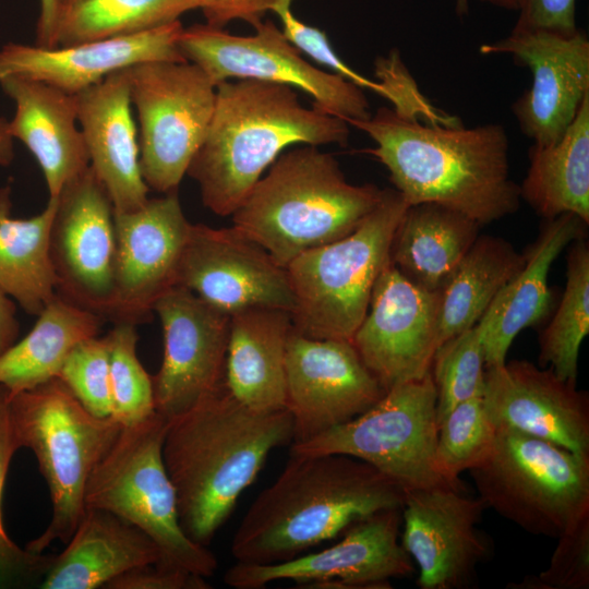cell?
Listing matches in <instances>:
<instances>
[{
  "label": "cell",
  "instance_id": "29",
  "mask_svg": "<svg viewBox=\"0 0 589 589\" xmlns=\"http://www.w3.org/2000/svg\"><path fill=\"white\" fill-rule=\"evenodd\" d=\"M480 225L435 203L409 205L390 247V263L411 283L441 291L479 236Z\"/></svg>",
  "mask_w": 589,
  "mask_h": 589
},
{
  "label": "cell",
  "instance_id": "24",
  "mask_svg": "<svg viewBox=\"0 0 589 589\" xmlns=\"http://www.w3.org/2000/svg\"><path fill=\"white\" fill-rule=\"evenodd\" d=\"M77 120L89 166L104 184L115 212H131L148 200L140 165L128 69L75 94Z\"/></svg>",
  "mask_w": 589,
  "mask_h": 589
},
{
  "label": "cell",
  "instance_id": "48",
  "mask_svg": "<svg viewBox=\"0 0 589 589\" xmlns=\"http://www.w3.org/2000/svg\"><path fill=\"white\" fill-rule=\"evenodd\" d=\"M481 1L490 3L498 8H503V9L518 10L521 0H481Z\"/></svg>",
  "mask_w": 589,
  "mask_h": 589
},
{
  "label": "cell",
  "instance_id": "45",
  "mask_svg": "<svg viewBox=\"0 0 589 589\" xmlns=\"http://www.w3.org/2000/svg\"><path fill=\"white\" fill-rule=\"evenodd\" d=\"M40 9L36 28V46H58V31L62 19L61 0H39Z\"/></svg>",
  "mask_w": 589,
  "mask_h": 589
},
{
  "label": "cell",
  "instance_id": "13",
  "mask_svg": "<svg viewBox=\"0 0 589 589\" xmlns=\"http://www.w3.org/2000/svg\"><path fill=\"white\" fill-rule=\"evenodd\" d=\"M400 526L401 508L380 510L352 524L325 550L273 564L237 562L224 581L236 589H261L276 580L310 589H388L390 579L416 570L399 542Z\"/></svg>",
  "mask_w": 589,
  "mask_h": 589
},
{
  "label": "cell",
  "instance_id": "47",
  "mask_svg": "<svg viewBox=\"0 0 589 589\" xmlns=\"http://www.w3.org/2000/svg\"><path fill=\"white\" fill-rule=\"evenodd\" d=\"M14 158L13 136L10 133L9 120L0 117V166H8Z\"/></svg>",
  "mask_w": 589,
  "mask_h": 589
},
{
  "label": "cell",
  "instance_id": "17",
  "mask_svg": "<svg viewBox=\"0 0 589 589\" xmlns=\"http://www.w3.org/2000/svg\"><path fill=\"white\" fill-rule=\"evenodd\" d=\"M440 302V291L414 285L390 262L377 277L351 342L385 392L431 371Z\"/></svg>",
  "mask_w": 589,
  "mask_h": 589
},
{
  "label": "cell",
  "instance_id": "6",
  "mask_svg": "<svg viewBox=\"0 0 589 589\" xmlns=\"http://www.w3.org/2000/svg\"><path fill=\"white\" fill-rule=\"evenodd\" d=\"M10 417L19 447L33 452L51 498L47 528L25 548L43 553L72 537L85 510L88 479L122 426L91 413L58 378L12 396Z\"/></svg>",
  "mask_w": 589,
  "mask_h": 589
},
{
  "label": "cell",
  "instance_id": "23",
  "mask_svg": "<svg viewBox=\"0 0 589 589\" xmlns=\"http://www.w3.org/2000/svg\"><path fill=\"white\" fill-rule=\"evenodd\" d=\"M180 20L129 35L44 48L10 43L0 49V79L22 75L77 94L111 73L146 61H187Z\"/></svg>",
  "mask_w": 589,
  "mask_h": 589
},
{
  "label": "cell",
  "instance_id": "25",
  "mask_svg": "<svg viewBox=\"0 0 589 589\" xmlns=\"http://www.w3.org/2000/svg\"><path fill=\"white\" fill-rule=\"evenodd\" d=\"M0 86L15 103L14 117L9 121L11 135L36 158L49 197L57 196L89 167L75 95L22 75L3 76Z\"/></svg>",
  "mask_w": 589,
  "mask_h": 589
},
{
  "label": "cell",
  "instance_id": "27",
  "mask_svg": "<svg viewBox=\"0 0 589 589\" xmlns=\"http://www.w3.org/2000/svg\"><path fill=\"white\" fill-rule=\"evenodd\" d=\"M155 542L134 525L100 508L85 510L65 549L40 581L43 589H96L133 568L157 564Z\"/></svg>",
  "mask_w": 589,
  "mask_h": 589
},
{
  "label": "cell",
  "instance_id": "49",
  "mask_svg": "<svg viewBox=\"0 0 589 589\" xmlns=\"http://www.w3.org/2000/svg\"><path fill=\"white\" fill-rule=\"evenodd\" d=\"M456 12L462 16L468 13V0H456Z\"/></svg>",
  "mask_w": 589,
  "mask_h": 589
},
{
  "label": "cell",
  "instance_id": "43",
  "mask_svg": "<svg viewBox=\"0 0 589 589\" xmlns=\"http://www.w3.org/2000/svg\"><path fill=\"white\" fill-rule=\"evenodd\" d=\"M106 589H207L205 577L156 564L133 568L112 579Z\"/></svg>",
  "mask_w": 589,
  "mask_h": 589
},
{
  "label": "cell",
  "instance_id": "31",
  "mask_svg": "<svg viewBox=\"0 0 589 589\" xmlns=\"http://www.w3.org/2000/svg\"><path fill=\"white\" fill-rule=\"evenodd\" d=\"M104 321L56 293L28 334L0 356V385L12 397L57 378L72 349L99 335Z\"/></svg>",
  "mask_w": 589,
  "mask_h": 589
},
{
  "label": "cell",
  "instance_id": "18",
  "mask_svg": "<svg viewBox=\"0 0 589 589\" xmlns=\"http://www.w3.org/2000/svg\"><path fill=\"white\" fill-rule=\"evenodd\" d=\"M176 286L229 315L252 308L294 309L286 268L233 226L191 224Z\"/></svg>",
  "mask_w": 589,
  "mask_h": 589
},
{
  "label": "cell",
  "instance_id": "37",
  "mask_svg": "<svg viewBox=\"0 0 589 589\" xmlns=\"http://www.w3.org/2000/svg\"><path fill=\"white\" fill-rule=\"evenodd\" d=\"M489 320L484 313L478 323L443 342L434 353L431 374L436 388L437 425L455 406L483 394V339Z\"/></svg>",
  "mask_w": 589,
  "mask_h": 589
},
{
  "label": "cell",
  "instance_id": "1",
  "mask_svg": "<svg viewBox=\"0 0 589 589\" xmlns=\"http://www.w3.org/2000/svg\"><path fill=\"white\" fill-rule=\"evenodd\" d=\"M347 123L374 141L376 146L364 152L386 167L409 205L440 204L480 226L514 214L520 205L501 124L445 125L388 107Z\"/></svg>",
  "mask_w": 589,
  "mask_h": 589
},
{
  "label": "cell",
  "instance_id": "26",
  "mask_svg": "<svg viewBox=\"0 0 589 589\" xmlns=\"http://www.w3.org/2000/svg\"><path fill=\"white\" fill-rule=\"evenodd\" d=\"M587 226L570 213L544 219L537 240L524 254L522 268L485 311L490 317L483 339L485 368L504 364L516 336L548 316L552 306L551 266L570 242L584 238Z\"/></svg>",
  "mask_w": 589,
  "mask_h": 589
},
{
  "label": "cell",
  "instance_id": "9",
  "mask_svg": "<svg viewBox=\"0 0 589 589\" xmlns=\"http://www.w3.org/2000/svg\"><path fill=\"white\" fill-rule=\"evenodd\" d=\"M469 472L486 508L531 534L558 538L589 513V456L527 433L496 429Z\"/></svg>",
  "mask_w": 589,
  "mask_h": 589
},
{
  "label": "cell",
  "instance_id": "10",
  "mask_svg": "<svg viewBox=\"0 0 589 589\" xmlns=\"http://www.w3.org/2000/svg\"><path fill=\"white\" fill-rule=\"evenodd\" d=\"M436 388L431 371L397 385L370 409L305 442L291 446L304 455L339 454L358 458L396 482L405 492L448 486L435 462Z\"/></svg>",
  "mask_w": 589,
  "mask_h": 589
},
{
  "label": "cell",
  "instance_id": "4",
  "mask_svg": "<svg viewBox=\"0 0 589 589\" xmlns=\"http://www.w3.org/2000/svg\"><path fill=\"white\" fill-rule=\"evenodd\" d=\"M349 134L346 121L306 108L289 85L228 80L216 86L213 117L187 175L206 208L231 216L286 147L347 146Z\"/></svg>",
  "mask_w": 589,
  "mask_h": 589
},
{
  "label": "cell",
  "instance_id": "30",
  "mask_svg": "<svg viewBox=\"0 0 589 589\" xmlns=\"http://www.w3.org/2000/svg\"><path fill=\"white\" fill-rule=\"evenodd\" d=\"M520 199L544 219L577 215L589 225V94L564 134L548 145L532 144Z\"/></svg>",
  "mask_w": 589,
  "mask_h": 589
},
{
  "label": "cell",
  "instance_id": "8",
  "mask_svg": "<svg viewBox=\"0 0 589 589\" xmlns=\"http://www.w3.org/2000/svg\"><path fill=\"white\" fill-rule=\"evenodd\" d=\"M168 422L156 412L121 428L88 479L85 507L108 510L147 534L160 553L156 565L211 577L217 558L192 541L179 521L176 491L163 458Z\"/></svg>",
  "mask_w": 589,
  "mask_h": 589
},
{
  "label": "cell",
  "instance_id": "40",
  "mask_svg": "<svg viewBox=\"0 0 589 589\" xmlns=\"http://www.w3.org/2000/svg\"><path fill=\"white\" fill-rule=\"evenodd\" d=\"M82 406L96 417H111L110 365L107 336L79 342L57 376Z\"/></svg>",
  "mask_w": 589,
  "mask_h": 589
},
{
  "label": "cell",
  "instance_id": "7",
  "mask_svg": "<svg viewBox=\"0 0 589 589\" xmlns=\"http://www.w3.org/2000/svg\"><path fill=\"white\" fill-rule=\"evenodd\" d=\"M408 206L397 190L384 189L381 202L356 230L299 254L286 266L297 333L351 341L374 284L390 262L392 242Z\"/></svg>",
  "mask_w": 589,
  "mask_h": 589
},
{
  "label": "cell",
  "instance_id": "44",
  "mask_svg": "<svg viewBox=\"0 0 589 589\" xmlns=\"http://www.w3.org/2000/svg\"><path fill=\"white\" fill-rule=\"evenodd\" d=\"M276 0H203L201 10L206 24L224 28L232 21H243L253 27L261 24Z\"/></svg>",
  "mask_w": 589,
  "mask_h": 589
},
{
  "label": "cell",
  "instance_id": "14",
  "mask_svg": "<svg viewBox=\"0 0 589 589\" xmlns=\"http://www.w3.org/2000/svg\"><path fill=\"white\" fill-rule=\"evenodd\" d=\"M55 197L49 250L57 293L107 320L117 251L112 202L91 166Z\"/></svg>",
  "mask_w": 589,
  "mask_h": 589
},
{
  "label": "cell",
  "instance_id": "12",
  "mask_svg": "<svg viewBox=\"0 0 589 589\" xmlns=\"http://www.w3.org/2000/svg\"><path fill=\"white\" fill-rule=\"evenodd\" d=\"M249 36L195 24L183 28L179 48L187 61L199 65L215 86L229 79H253L297 87L315 108L342 119L371 117L363 89L342 76L323 71L302 58L272 21H263Z\"/></svg>",
  "mask_w": 589,
  "mask_h": 589
},
{
  "label": "cell",
  "instance_id": "38",
  "mask_svg": "<svg viewBox=\"0 0 589 589\" xmlns=\"http://www.w3.org/2000/svg\"><path fill=\"white\" fill-rule=\"evenodd\" d=\"M109 348L111 417L121 426L139 424L156 413L152 376L137 357L136 325L113 323Z\"/></svg>",
  "mask_w": 589,
  "mask_h": 589
},
{
  "label": "cell",
  "instance_id": "5",
  "mask_svg": "<svg viewBox=\"0 0 589 589\" xmlns=\"http://www.w3.org/2000/svg\"><path fill=\"white\" fill-rule=\"evenodd\" d=\"M383 194L374 184L348 182L333 155L304 145L276 158L232 224L286 268L299 254L356 230Z\"/></svg>",
  "mask_w": 589,
  "mask_h": 589
},
{
  "label": "cell",
  "instance_id": "50",
  "mask_svg": "<svg viewBox=\"0 0 589 589\" xmlns=\"http://www.w3.org/2000/svg\"><path fill=\"white\" fill-rule=\"evenodd\" d=\"M82 0H61V2H62V16L67 12H69L71 9H73Z\"/></svg>",
  "mask_w": 589,
  "mask_h": 589
},
{
  "label": "cell",
  "instance_id": "36",
  "mask_svg": "<svg viewBox=\"0 0 589 589\" xmlns=\"http://www.w3.org/2000/svg\"><path fill=\"white\" fill-rule=\"evenodd\" d=\"M496 428L484 408L482 396L455 406L437 425L435 462L450 484L466 489L459 474L479 466L492 452Z\"/></svg>",
  "mask_w": 589,
  "mask_h": 589
},
{
  "label": "cell",
  "instance_id": "2",
  "mask_svg": "<svg viewBox=\"0 0 589 589\" xmlns=\"http://www.w3.org/2000/svg\"><path fill=\"white\" fill-rule=\"evenodd\" d=\"M292 438V419L286 408L252 410L236 400L225 383L170 419L163 458L184 533L207 546L269 453Z\"/></svg>",
  "mask_w": 589,
  "mask_h": 589
},
{
  "label": "cell",
  "instance_id": "19",
  "mask_svg": "<svg viewBox=\"0 0 589 589\" xmlns=\"http://www.w3.org/2000/svg\"><path fill=\"white\" fill-rule=\"evenodd\" d=\"M482 55H508L532 74V83L512 105L521 132L533 144L556 142L575 119L589 94V39L577 29L564 35L549 31L513 29L483 44Z\"/></svg>",
  "mask_w": 589,
  "mask_h": 589
},
{
  "label": "cell",
  "instance_id": "22",
  "mask_svg": "<svg viewBox=\"0 0 589 589\" xmlns=\"http://www.w3.org/2000/svg\"><path fill=\"white\" fill-rule=\"evenodd\" d=\"M496 429H514L589 456V397L551 368L512 360L485 368L482 394Z\"/></svg>",
  "mask_w": 589,
  "mask_h": 589
},
{
  "label": "cell",
  "instance_id": "35",
  "mask_svg": "<svg viewBox=\"0 0 589 589\" xmlns=\"http://www.w3.org/2000/svg\"><path fill=\"white\" fill-rule=\"evenodd\" d=\"M566 277L560 305L539 338V363L561 380L577 382L579 349L589 333V247L584 238L569 250Z\"/></svg>",
  "mask_w": 589,
  "mask_h": 589
},
{
  "label": "cell",
  "instance_id": "33",
  "mask_svg": "<svg viewBox=\"0 0 589 589\" xmlns=\"http://www.w3.org/2000/svg\"><path fill=\"white\" fill-rule=\"evenodd\" d=\"M524 264L525 255L506 240L478 236L440 291L437 348L478 323Z\"/></svg>",
  "mask_w": 589,
  "mask_h": 589
},
{
  "label": "cell",
  "instance_id": "15",
  "mask_svg": "<svg viewBox=\"0 0 589 589\" xmlns=\"http://www.w3.org/2000/svg\"><path fill=\"white\" fill-rule=\"evenodd\" d=\"M154 312L164 334L163 361L152 376L155 410L170 420L224 385L231 315L181 286L167 290Z\"/></svg>",
  "mask_w": 589,
  "mask_h": 589
},
{
  "label": "cell",
  "instance_id": "41",
  "mask_svg": "<svg viewBox=\"0 0 589 589\" xmlns=\"http://www.w3.org/2000/svg\"><path fill=\"white\" fill-rule=\"evenodd\" d=\"M549 566L538 575L508 584L510 589H588L589 513L558 538Z\"/></svg>",
  "mask_w": 589,
  "mask_h": 589
},
{
  "label": "cell",
  "instance_id": "3",
  "mask_svg": "<svg viewBox=\"0 0 589 589\" xmlns=\"http://www.w3.org/2000/svg\"><path fill=\"white\" fill-rule=\"evenodd\" d=\"M404 498L396 482L358 458L291 453L245 513L231 554L242 563L285 562L369 515L401 508Z\"/></svg>",
  "mask_w": 589,
  "mask_h": 589
},
{
  "label": "cell",
  "instance_id": "32",
  "mask_svg": "<svg viewBox=\"0 0 589 589\" xmlns=\"http://www.w3.org/2000/svg\"><path fill=\"white\" fill-rule=\"evenodd\" d=\"M11 189H0V289L31 315L57 293L49 240L57 199L31 218L11 215Z\"/></svg>",
  "mask_w": 589,
  "mask_h": 589
},
{
  "label": "cell",
  "instance_id": "20",
  "mask_svg": "<svg viewBox=\"0 0 589 589\" xmlns=\"http://www.w3.org/2000/svg\"><path fill=\"white\" fill-rule=\"evenodd\" d=\"M448 486L405 492L401 545L419 567L421 589H467L477 567L492 553L490 538L478 528L484 502Z\"/></svg>",
  "mask_w": 589,
  "mask_h": 589
},
{
  "label": "cell",
  "instance_id": "39",
  "mask_svg": "<svg viewBox=\"0 0 589 589\" xmlns=\"http://www.w3.org/2000/svg\"><path fill=\"white\" fill-rule=\"evenodd\" d=\"M10 399L8 389L0 385V589L41 581L55 558L20 548L4 529L2 494L11 460L20 448L11 423Z\"/></svg>",
  "mask_w": 589,
  "mask_h": 589
},
{
  "label": "cell",
  "instance_id": "28",
  "mask_svg": "<svg viewBox=\"0 0 589 589\" xmlns=\"http://www.w3.org/2000/svg\"><path fill=\"white\" fill-rule=\"evenodd\" d=\"M292 328L291 313L281 309L252 308L231 315L224 383L243 406L260 412L285 409Z\"/></svg>",
  "mask_w": 589,
  "mask_h": 589
},
{
  "label": "cell",
  "instance_id": "34",
  "mask_svg": "<svg viewBox=\"0 0 589 589\" xmlns=\"http://www.w3.org/2000/svg\"><path fill=\"white\" fill-rule=\"evenodd\" d=\"M202 4L203 0H82L62 16L58 46L149 31Z\"/></svg>",
  "mask_w": 589,
  "mask_h": 589
},
{
  "label": "cell",
  "instance_id": "46",
  "mask_svg": "<svg viewBox=\"0 0 589 589\" xmlns=\"http://www.w3.org/2000/svg\"><path fill=\"white\" fill-rule=\"evenodd\" d=\"M19 329L15 304L0 289V356L16 341Z\"/></svg>",
  "mask_w": 589,
  "mask_h": 589
},
{
  "label": "cell",
  "instance_id": "11",
  "mask_svg": "<svg viewBox=\"0 0 589 589\" xmlns=\"http://www.w3.org/2000/svg\"><path fill=\"white\" fill-rule=\"evenodd\" d=\"M128 74L143 179L149 190L178 191L208 130L216 86L190 61L141 62Z\"/></svg>",
  "mask_w": 589,
  "mask_h": 589
},
{
  "label": "cell",
  "instance_id": "16",
  "mask_svg": "<svg viewBox=\"0 0 589 589\" xmlns=\"http://www.w3.org/2000/svg\"><path fill=\"white\" fill-rule=\"evenodd\" d=\"M285 369L292 444L358 417L385 394L350 340L311 338L292 328Z\"/></svg>",
  "mask_w": 589,
  "mask_h": 589
},
{
  "label": "cell",
  "instance_id": "42",
  "mask_svg": "<svg viewBox=\"0 0 589 589\" xmlns=\"http://www.w3.org/2000/svg\"><path fill=\"white\" fill-rule=\"evenodd\" d=\"M577 0H521L519 15L513 29L549 31L574 34Z\"/></svg>",
  "mask_w": 589,
  "mask_h": 589
},
{
  "label": "cell",
  "instance_id": "21",
  "mask_svg": "<svg viewBox=\"0 0 589 589\" xmlns=\"http://www.w3.org/2000/svg\"><path fill=\"white\" fill-rule=\"evenodd\" d=\"M190 226L178 191L115 212V291L107 320L137 325L152 317L156 301L176 286Z\"/></svg>",
  "mask_w": 589,
  "mask_h": 589
}]
</instances>
